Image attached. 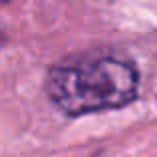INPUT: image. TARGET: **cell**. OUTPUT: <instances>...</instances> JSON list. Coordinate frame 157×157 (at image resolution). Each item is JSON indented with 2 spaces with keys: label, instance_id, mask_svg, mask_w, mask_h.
I'll list each match as a JSON object with an SVG mask.
<instances>
[{
  "label": "cell",
  "instance_id": "6da1fadb",
  "mask_svg": "<svg viewBox=\"0 0 157 157\" xmlns=\"http://www.w3.org/2000/svg\"><path fill=\"white\" fill-rule=\"evenodd\" d=\"M46 92L66 115L117 109L137 96V72L115 58L80 60L56 66L48 76Z\"/></svg>",
  "mask_w": 157,
  "mask_h": 157
},
{
  "label": "cell",
  "instance_id": "7a4b0ae2",
  "mask_svg": "<svg viewBox=\"0 0 157 157\" xmlns=\"http://www.w3.org/2000/svg\"><path fill=\"white\" fill-rule=\"evenodd\" d=\"M0 2H6V0H0Z\"/></svg>",
  "mask_w": 157,
  "mask_h": 157
}]
</instances>
